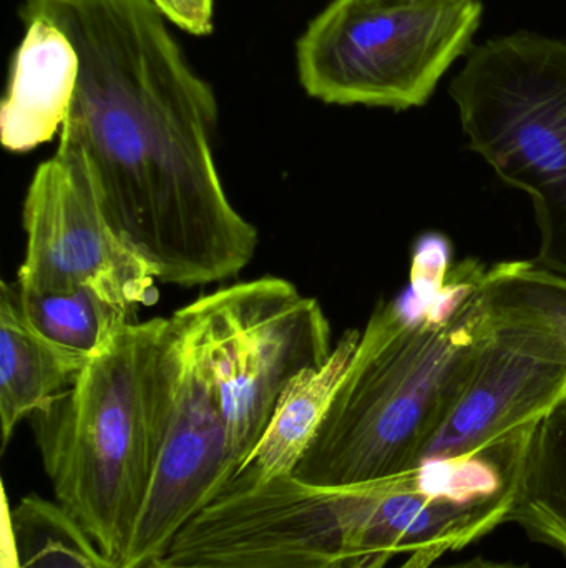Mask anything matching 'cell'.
Wrapping results in <instances>:
<instances>
[{"instance_id":"cell-1","label":"cell","mask_w":566,"mask_h":568,"mask_svg":"<svg viewBox=\"0 0 566 568\" xmlns=\"http://www.w3.org/2000/svg\"><path fill=\"white\" fill-rule=\"evenodd\" d=\"M79 55L59 145L85 159L106 220L159 283L205 286L255 258L258 232L213 156L218 105L153 0H25Z\"/></svg>"},{"instance_id":"cell-2","label":"cell","mask_w":566,"mask_h":568,"mask_svg":"<svg viewBox=\"0 0 566 568\" xmlns=\"http://www.w3.org/2000/svg\"><path fill=\"white\" fill-rule=\"evenodd\" d=\"M491 275L442 233L415 240L408 287L372 311L296 480L348 489L418 467L494 329Z\"/></svg>"},{"instance_id":"cell-3","label":"cell","mask_w":566,"mask_h":568,"mask_svg":"<svg viewBox=\"0 0 566 568\" xmlns=\"http://www.w3.org/2000/svg\"><path fill=\"white\" fill-rule=\"evenodd\" d=\"M169 383L168 317L133 321L29 419L55 503L119 564L152 484Z\"/></svg>"},{"instance_id":"cell-4","label":"cell","mask_w":566,"mask_h":568,"mask_svg":"<svg viewBox=\"0 0 566 568\" xmlns=\"http://www.w3.org/2000/svg\"><path fill=\"white\" fill-rule=\"evenodd\" d=\"M469 149L527 193L538 268L566 275V42L528 30L472 45L449 87Z\"/></svg>"},{"instance_id":"cell-5","label":"cell","mask_w":566,"mask_h":568,"mask_svg":"<svg viewBox=\"0 0 566 568\" xmlns=\"http://www.w3.org/2000/svg\"><path fill=\"white\" fill-rule=\"evenodd\" d=\"M481 0L385 6L332 0L296 45L301 85L329 105L395 112L424 106L442 77L472 49Z\"/></svg>"},{"instance_id":"cell-6","label":"cell","mask_w":566,"mask_h":568,"mask_svg":"<svg viewBox=\"0 0 566 568\" xmlns=\"http://www.w3.org/2000/svg\"><path fill=\"white\" fill-rule=\"evenodd\" d=\"M186 307L218 390L239 473L286 387L331 356V326L318 300L272 276L219 287Z\"/></svg>"},{"instance_id":"cell-7","label":"cell","mask_w":566,"mask_h":568,"mask_svg":"<svg viewBox=\"0 0 566 568\" xmlns=\"http://www.w3.org/2000/svg\"><path fill=\"white\" fill-rule=\"evenodd\" d=\"M168 354L172 383L162 447L122 568H148L165 559L183 527L238 474L218 390L186 306L168 317Z\"/></svg>"},{"instance_id":"cell-8","label":"cell","mask_w":566,"mask_h":568,"mask_svg":"<svg viewBox=\"0 0 566 568\" xmlns=\"http://www.w3.org/2000/svg\"><path fill=\"white\" fill-rule=\"evenodd\" d=\"M23 293H70L92 286L132 310L156 301L155 270L133 252L103 212L85 159L59 145L37 166L22 210Z\"/></svg>"},{"instance_id":"cell-9","label":"cell","mask_w":566,"mask_h":568,"mask_svg":"<svg viewBox=\"0 0 566 568\" xmlns=\"http://www.w3.org/2000/svg\"><path fill=\"white\" fill-rule=\"evenodd\" d=\"M492 310L494 329L418 467L481 453L537 426L566 399L564 337L531 314Z\"/></svg>"},{"instance_id":"cell-10","label":"cell","mask_w":566,"mask_h":568,"mask_svg":"<svg viewBox=\"0 0 566 568\" xmlns=\"http://www.w3.org/2000/svg\"><path fill=\"white\" fill-rule=\"evenodd\" d=\"M13 57L0 109V139L25 153L62 130L79 80V55L65 33L45 19H30Z\"/></svg>"},{"instance_id":"cell-11","label":"cell","mask_w":566,"mask_h":568,"mask_svg":"<svg viewBox=\"0 0 566 568\" xmlns=\"http://www.w3.org/2000/svg\"><path fill=\"white\" fill-rule=\"evenodd\" d=\"M92 356L53 343L20 307L16 283L0 286V427L9 446L23 419L45 409L79 379Z\"/></svg>"},{"instance_id":"cell-12","label":"cell","mask_w":566,"mask_h":568,"mask_svg":"<svg viewBox=\"0 0 566 568\" xmlns=\"http://www.w3.org/2000/svg\"><path fill=\"white\" fill-rule=\"evenodd\" d=\"M359 339L361 331H346L321 367L305 371L286 387L261 440L233 480L265 484L292 476L328 414Z\"/></svg>"},{"instance_id":"cell-13","label":"cell","mask_w":566,"mask_h":568,"mask_svg":"<svg viewBox=\"0 0 566 568\" xmlns=\"http://www.w3.org/2000/svg\"><path fill=\"white\" fill-rule=\"evenodd\" d=\"M0 559L9 568H122L59 504L35 494L10 506L2 493Z\"/></svg>"},{"instance_id":"cell-14","label":"cell","mask_w":566,"mask_h":568,"mask_svg":"<svg viewBox=\"0 0 566 568\" xmlns=\"http://www.w3.org/2000/svg\"><path fill=\"white\" fill-rule=\"evenodd\" d=\"M508 523L566 557V399L535 429Z\"/></svg>"},{"instance_id":"cell-15","label":"cell","mask_w":566,"mask_h":568,"mask_svg":"<svg viewBox=\"0 0 566 568\" xmlns=\"http://www.w3.org/2000/svg\"><path fill=\"white\" fill-rule=\"evenodd\" d=\"M16 287L23 314L39 333L86 356L99 353L136 316L135 310L92 286L59 294L23 293Z\"/></svg>"},{"instance_id":"cell-16","label":"cell","mask_w":566,"mask_h":568,"mask_svg":"<svg viewBox=\"0 0 566 568\" xmlns=\"http://www.w3.org/2000/svg\"><path fill=\"white\" fill-rule=\"evenodd\" d=\"M491 301L501 310L531 314L554 327L566 341V278L538 268L534 262L492 265Z\"/></svg>"},{"instance_id":"cell-17","label":"cell","mask_w":566,"mask_h":568,"mask_svg":"<svg viewBox=\"0 0 566 568\" xmlns=\"http://www.w3.org/2000/svg\"><path fill=\"white\" fill-rule=\"evenodd\" d=\"M148 568H346L341 560L301 554H231L199 559H163Z\"/></svg>"},{"instance_id":"cell-18","label":"cell","mask_w":566,"mask_h":568,"mask_svg":"<svg viewBox=\"0 0 566 568\" xmlns=\"http://www.w3.org/2000/svg\"><path fill=\"white\" fill-rule=\"evenodd\" d=\"M159 12L185 32L208 36L213 32V0H153Z\"/></svg>"},{"instance_id":"cell-19","label":"cell","mask_w":566,"mask_h":568,"mask_svg":"<svg viewBox=\"0 0 566 568\" xmlns=\"http://www.w3.org/2000/svg\"><path fill=\"white\" fill-rule=\"evenodd\" d=\"M441 568H531L527 564L501 562V560L485 559V557H475V559L464 560V562L452 564V566Z\"/></svg>"},{"instance_id":"cell-20","label":"cell","mask_w":566,"mask_h":568,"mask_svg":"<svg viewBox=\"0 0 566 568\" xmlns=\"http://www.w3.org/2000/svg\"><path fill=\"white\" fill-rule=\"evenodd\" d=\"M385 6H434V3L457 2V0H369Z\"/></svg>"},{"instance_id":"cell-21","label":"cell","mask_w":566,"mask_h":568,"mask_svg":"<svg viewBox=\"0 0 566 568\" xmlns=\"http://www.w3.org/2000/svg\"><path fill=\"white\" fill-rule=\"evenodd\" d=\"M0 568H9L6 562H3L2 559H0Z\"/></svg>"}]
</instances>
